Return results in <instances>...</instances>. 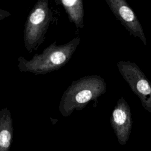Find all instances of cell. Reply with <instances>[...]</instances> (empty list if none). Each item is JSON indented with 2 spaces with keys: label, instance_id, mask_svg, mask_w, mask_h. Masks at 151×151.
Instances as JSON below:
<instances>
[{
  "label": "cell",
  "instance_id": "obj_2",
  "mask_svg": "<svg viewBox=\"0 0 151 151\" xmlns=\"http://www.w3.org/2000/svg\"><path fill=\"white\" fill-rule=\"evenodd\" d=\"M104 79L99 75L83 77L74 80L63 93L58 110L63 117L70 116L74 110H81L91 101L97 99L106 91Z\"/></svg>",
  "mask_w": 151,
  "mask_h": 151
},
{
  "label": "cell",
  "instance_id": "obj_7",
  "mask_svg": "<svg viewBox=\"0 0 151 151\" xmlns=\"http://www.w3.org/2000/svg\"><path fill=\"white\" fill-rule=\"evenodd\" d=\"M13 120L10 110H0V151H10L13 141Z\"/></svg>",
  "mask_w": 151,
  "mask_h": 151
},
{
  "label": "cell",
  "instance_id": "obj_1",
  "mask_svg": "<svg viewBox=\"0 0 151 151\" xmlns=\"http://www.w3.org/2000/svg\"><path fill=\"white\" fill-rule=\"evenodd\" d=\"M80 42L79 37L60 45H57L55 40L41 54H35L30 60L19 57L17 66L21 72H29L35 76L45 75L57 71L68 63Z\"/></svg>",
  "mask_w": 151,
  "mask_h": 151
},
{
  "label": "cell",
  "instance_id": "obj_9",
  "mask_svg": "<svg viewBox=\"0 0 151 151\" xmlns=\"http://www.w3.org/2000/svg\"><path fill=\"white\" fill-rule=\"evenodd\" d=\"M11 15V14L9 11L3 9H1L0 8V22L2 20L4 19L5 18H6Z\"/></svg>",
  "mask_w": 151,
  "mask_h": 151
},
{
  "label": "cell",
  "instance_id": "obj_6",
  "mask_svg": "<svg viewBox=\"0 0 151 151\" xmlns=\"http://www.w3.org/2000/svg\"><path fill=\"white\" fill-rule=\"evenodd\" d=\"M110 121L119 143L125 145L132 132L133 119L130 106L123 96L114 107Z\"/></svg>",
  "mask_w": 151,
  "mask_h": 151
},
{
  "label": "cell",
  "instance_id": "obj_8",
  "mask_svg": "<svg viewBox=\"0 0 151 151\" xmlns=\"http://www.w3.org/2000/svg\"><path fill=\"white\" fill-rule=\"evenodd\" d=\"M55 2L64 8L70 21L75 24L77 29L84 27V5L82 0H55Z\"/></svg>",
  "mask_w": 151,
  "mask_h": 151
},
{
  "label": "cell",
  "instance_id": "obj_4",
  "mask_svg": "<svg viewBox=\"0 0 151 151\" xmlns=\"http://www.w3.org/2000/svg\"><path fill=\"white\" fill-rule=\"evenodd\" d=\"M117 66L122 77L139 97L143 107L151 113V82L133 62L119 61Z\"/></svg>",
  "mask_w": 151,
  "mask_h": 151
},
{
  "label": "cell",
  "instance_id": "obj_5",
  "mask_svg": "<svg viewBox=\"0 0 151 151\" xmlns=\"http://www.w3.org/2000/svg\"><path fill=\"white\" fill-rule=\"evenodd\" d=\"M106 2L116 19L129 34L139 38L143 44L146 45L147 41L143 27L127 2L125 0H106Z\"/></svg>",
  "mask_w": 151,
  "mask_h": 151
},
{
  "label": "cell",
  "instance_id": "obj_3",
  "mask_svg": "<svg viewBox=\"0 0 151 151\" xmlns=\"http://www.w3.org/2000/svg\"><path fill=\"white\" fill-rule=\"evenodd\" d=\"M52 15L48 0H38L31 10L24 29V47L29 53L44 42Z\"/></svg>",
  "mask_w": 151,
  "mask_h": 151
}]
</instances>
